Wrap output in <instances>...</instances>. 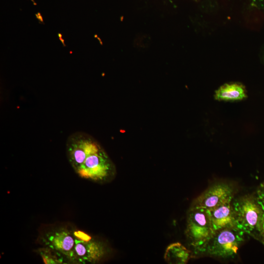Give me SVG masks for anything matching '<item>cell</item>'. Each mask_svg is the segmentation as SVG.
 <instances>
[{"mask_svg": "<svg viewBox=\"0 0 264 264\" xmlns=\"http://www.w3.org/2000/svg\"><path fill=\"white\" fill-rule=\"evenodd\" d=\"M67 160L80 177L103 183L111 180L115 167L101 144L92 136L76 132L68 137L66 144Z\"/></svg>", "mask_w": 264, "mask_h": 264, "instance_id": "cell-1", "label": "cell"}, {"mask_svg": "<svg viewBox=\"0 0 264 264\" xmlns=\"http://www.w3.org/2000/svg\"><path fill=\"white\" fill-rule=\"evenodd\" d=\"M39 240L42 246L52 251L62 264H95L106 253L102 242L71 227L50 229L43 233Z\"/></svg>", "mask_w": 264, "mask_h": 264, "instance_id": "cell-2", "label": "cell"}, {"mask_svg": "<svg viewBox=\"0 0 264 264\" xmlns=\"http://www.w3.org/2000/svg\"><path fill=\"white\" fill-rule=\"evenodd\" d=\"M215 231L207 209L192 205L188 211L185 235L194 255L203 254Z\"/></svg>", "mask_w": 264, "mask_h": 264, "instance_id": "cell-3", "label": "cell"}, {"mask_svg": "<svg viewBox=\"0 0 264 264\" xmlns=\"http://www.w3.org/2000/svg\"><path fill=\"white\" fill-rule=\"evenodd\" d=\"M241 230L249 235L259 236L264 220V209L256 196L246 195L231 202Z\"/></svg>", "mask_w": 264, "mask_h": 264, "instance_id": "cell-4", "label": "cell"}, {"mask_svg": "<svg viewBox=\"0 0 264 264\" xmlns=\"http://www.w3.org/2000/svg\"><path fill=\"white\" fill-rule=\"evenodd\" d=\"M244 234L239 229H224L216 231L203 254L224 259L234 258L244 241Z\"/></svg>", "mask_w": 264, "mask_h": 264, "instance_id": "cell-5", "label": "cell"}, {"mask_svg": "<svg viewBox=\"0 0 264 264\" xmlns=\"http://www.w3.org/2000/svg\"><path fill=\"white\" fill-rule=\"evenodd\" d=\"M234 193L233 187L229 184L224 183L214 184L195 199L192 205L208 210H213L231 203Z\"/></svg>", "mask_w": 264, "mask_h": 264, "instance_id": "cell-6", "label": "cell"}, {"mask_svg": "<svg viewBox=\"0 0 264 264\" xmlns=\"http://www.w3.org/2000/svg\"><path fill=\"white\" fill-rule=\"evenodd\" d=\"M207 211L215 232L224 229L241 230L231 203Z\"/></svg>", "mask_w": 264, "mask_h": 264, "instance_id": "cell-7", "label": "cell"}, {"mask_svg": "<svg viewBox=\"0 0 264 264\" xmlns=\"http://www.w3.org/2000/svg\"><path fill=\"white\" fill-rule=\"evenodd\" d=\"M247 97L244 86L239 83H227L215 91L214 97L218 100L237 101Z\"/></svg>", "mask_w": 264, "mask_h": 264, "instance_id": "cell-8", "label": "cell"}, {"mask_svg": "<svg viewBox=\"0 0 264 264\" xmlns=\"http://www.w3.org/2000/svg\"><path fill=\"white\" fill-rule=\"evenodd\" d=\"M192 257L191 251L179 242L169 245L165 251L164 259L169 264H186Z\"/></svg>", "mask_w": 264, "mask_h": 264, "instance_id": "cell-9", "label": "cell"}, {"mask_svg": "<svg viewBox=\"0 0 264 264\" xmlns=\"http://www.w3.org/2000/svg\"><path fill=\"white\" fill-rule=\"evenodd\" d=\"M37 252L45 264H62L61 261L55 254L47 247L42 246L37 250Z\"/></svg>", "mask_w": 264, "mask_h": 264, "instance_id": "cell-10", "label": "cell"}, {"mask_svg": "<svg viewBox=\"0 0 264 264\" xmlns=\"http://www.w3.org/2000/svg\"><path fill=\"white\" fill-rule=\"evenodd\" d=\"M256 196L259 203L264 209V183H262L258 187Z\"/></svg>", "mask_w": 264, "mask_h": 264, "instance_id": "cell-11", "label": "cell"}, {"mask_svg": "<svg viewBox=\"0 0 264 264\" xmlns=\"http://www.w3.org/2000/svg\"><path fill=\"white\" fill-rule=\"evenodd\" d=\"M251 5L255 8L264 9V0H251Z\"/></svg>", "mask_w": 264, "mask_h": 264, "instance_id": "cell-12", "label": "cell"}, {"mask_svg": "<svg viewBox=\"0 0 264 264\" xmlns=\"http://www.w3.org/2000/svg\"><path fill=\"white\" fill-rule=\"evenodd\" d=\"M258 236L260 237V238H264V220L262 223L261 231Z\"/></svg>", "mask_w": 264, "mask_h": 264, "instance_id": "cell-13", "label": "cell"}, {"mask_svg": "<svg viewBox=\"0 0 264 264\" xmlns=\"http://www.w3.org/2000/svg\"><path fill=\"white\" fill-rule=\"evenodd\" d=\"M36 16L37 17V18L40 21V22H43V19L42 16L40 14V13H39L38 14H36Z\"/></svg>", "mask_w": 264, "mask_h": 264, "instance_id": "cell-14", "label": "cell"}, {"mask_svg": "<svg viewBox=\"0 0 264 264\" xmlns=\"http://www.w3.org/2000/svg\"><path fill=\"white\" fill-rule=\"evenodd\" d=\"M58 36L59 37V39L60 40V41H61L63 45L65 46L66 45H65V44L64 43V40L62 38V34L61 33H59L58 34Z\"/></svg>", "mask_w": 264, "mask_h": 264, "instance_id": "cell-15", "label": "cell"}, {"mask_svg": "<svg viewBox=\"0 0 264 264\" xmlns=\"http://www.w3.org/2000/svg\"><path fill=\"white\" fill-rule=\"evenodd\" d=\"M261 242L263 243V244L264 245V238H260Z\"/></svg>", "mask_w": 264, "mask_h": 264, "instance_id": "cell-16", "label": "cell"}]
</instances>
